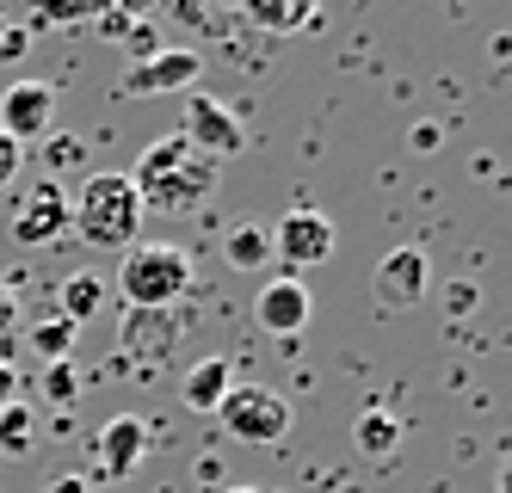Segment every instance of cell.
<instances>
[{"instance_id": "6da1fadb", "label": "cell", "mask_w": 512, "mask_h": 493, "mask_svg": "<svg viewBox=\"0 0 512 493\" xmlns=\"http://www.w3.org/2000/svg\"><path fill=\"white\" fill-rule=\"evenodd\" d=\"M130 185H136L142 210L179 216V210H198V204L216 192V161H210V155H198V148L173 130V136H161V142L142 148V161H136Z\"/></svg>"}, {"instance_id": "7a4b0ae2", "label": "cell", "mask_w": 512, "mask_h": 493, "mask_svg": "<svg viewBox=\"0 0 512 493\" xmlns=\"http://www.w3.org/2000/svg\"><path fill=\"white\" fill-rule=\"evenodd\" d=\"M142 216H149V210H142L130 173H87L81 192L68 198V229H75L87 247H99V253H124V247H136Z\"/></svg>"}, {"instance_id": "3957f363", "label": "cell", "mask_w": 512, "mask_h": 493, "mask_svg": "<svg viewBox=\"0 0 512 493\" xmlns=\"http://www.w3.org/2000/svg\"><path fill=\"white\" fill-rule=\"evenodd\" d=\"M192 290V253L179 241H136L118 259V296L124 309H173Z\"/></svg>"}, {"instance_id": "277c9868", "label": "cell", "mask_w": 512, "mask_h": 493, "mask_svg": "<svg viewBox=\"0 0 512 493\" xmlns=\"http://www.w3.org/2000/svg\"><path fill=\"white\" fill-rule=\"evenodd\" d=\"M216 420H223V432L235 444H278V438H290L297 413H290V401L272 383H235L223 395V407H216Z\"/></svg>"}, {"instance_id": "5b68a950", "label": "cell", "mask_w": 512, "mask_h": 493, "mask_svg": "<svg viewBox=\"0 0 512 493\" xmlns=\"http://www.w3.org/2000/svg\"><path fill=\"white\" fill-rule=\"evenodd\" d=\"M179 136H186L198 155H210V161H235L247 148V124L216 93H198V87L179 93Z\"/></svg>"}, {"instance_id": "8992f818", "label": "cell", "mask_w": 512, "mask_h": 493, "mask_svg": "<svg viewBox=\"0 0 512 493\" xmlns=\"http://www.w3.org/2000/svg\"><path fill=\"white\" fill-rule=\"evenodd\" d=\"M340 247V229H334V216H321V210H284V222L272 229V259H284V272L297 278L309 272V265H327Z\"/></svg>"}, {"instance_id": "52a82bcc", "label": "cell", "mask_w": 512, "mask_h": 493, "mask_svg": "<svg viewBox=\"0 0 512 493\" xmlns=\"http://www.w3.org/2000/svg\"><path fill=\"white\" fill-rule=\"evenodd\" d=\"M7 235L13 247H50L68 235V192L56 179H38L13 198V216H7Z\"/></svg>"}, {"instance_id": "ba28073f", "label": "cell", "mask_w": 512, "mask_h": 493, "mask_svg": "<svg viewBox=\"0 0 512 493\" xmlns=\"http://www.w3.org/2000/svg\"><path fill=\"white\" fill-rule=\"evenodd\" d=\"M426 278H432L426 247H420V241H401L395 253L377 259V272H371V302H377L383 315H408L414 302L426 296Z\"/></svg>"}, {"instance_id": "9c48e42d", "label": "cell", "mask_w": 512, "mask_h": 493, "mask_svg": "<svg viewBox=\"0 0 512 493\" xmlns=\"http://www.w3.org/2000/svg\"><path fill=\"white\" fill-rule=\"evenodd\" d=\"M56 124V87L44 81H13L7 93H0V136H13L19 148L25 142H44Z\"/></svg>"}, {"instance_id": "30bf717a", "label": "cell", "mask_w": 512, "mask_h": 493, "mask_svg": "<svg viewBox=\"0 0 512 493\" xmlns=\"http://www.w3.org/2000/svg\"><path fill=\"white\" fill-rule=\"evenodd\" d=\"M309 309H315V302H309V284L303 278H266L260 290H253V321H260L272 339H297L303 327H309Z\"/></svg>"}, {"instance_id": "8fae6325", "label": "cell", "mask_w": 512, "mask_h": 493, "mask_svg": "<svg viewBox=\"0 0 512 493\" xmlns=\"http://www.w3.org/2000/svg\"><path fill=\"white\" fill-rule=\"evenodd\" d=\"M198 68H204V56L186 44V50H155V56H142V62H130L124 68V93H192L198 87Z\"/></svg>"}, {"instance_id": "7c38bea8", "label": "cell", "mask_w": 512, "mask_h": 493, "mask_svg": "<svg viewBox=\"0 0 512 493\" xmlns=\"http://www.w3.org/2000/svg\"><path fill=\"white\" fill-rule=\"evenodd\" d=\"M179 339V315L173 309H124L118 315V352L130 364H161Z\"/></svg>"}, {"instance_id": "4fadbf2b", "label": "cell", "mask_w": 512, "mask_h": 493, "mask_svg": "<svg viewBox=\"0 0 512 493\" xmlns=\"http://www.w3.org/2000/svg\"><path fill=\"white\" fill-rule=\"evenodd\" d=\"M142 450H149V426H142L136 413H118V420H105V432H99V444H93L99 481H124V475H136Z\"/></svg>"}, {"instance_id": "5bb4252c", "label": "cell", "mask_w": 512, "mask_h": 493, "mask_svg": "<svg viewBox=\"0 0 512 493\" xmlns=\"http://www.w3.org/2000/svg\"><path fill=\"white\" fill-rule=\"evenodd\" d=\"M229 389H235V364H229V358H198V364L186 370V383H179V395H186L192 413H216Z\"/></svg>"}, {"instance_id": "9a60e30c", "label": "cell", "mask_w": 512, "mask_h": 493, "mask_svg": "<svg viewBox=\"0 0 512 493\" xmlns=\"http://www.w3.org/2000/svg\"><path fill=\"white\" fill-rule=\"evenodd\" d=\"M352 444H358V450H364L371 463H389V457H395V444H401V420H395V413H383V407L358 413V426H352Z\"/></svg>"}, {"instance_id": "2e32d148", "label": "cell", "mask_w": 512, "mask_h": 493, "mask_svg": "<svg viewBox=\"0 0 512 493\" xmlns=\"http://www.w3.org/2000/svg\"><path fill=\"white\" fill-rule=\"evenodd\" d=\"M241 19L260 25V31H309L315 25V7H297V0H247Z\"/></svg>"}, {"instance_id": "e0dca14e", "label": "cell", "mask_w": 512, "mask_h": 493, "mask_svg": "<svg viewBox=\"0 0 512 493\" xmlns=\"http://www.w3.org/2000/svg\"><path fill=\"white\" fill-rule=\"evenodd\" d=\"M223 259L235 265V272H260V265L272 259V229H253V222L229 229L223 235Z\"/></svg>"}, {"instance_id": "ac0fdd59", "label": "cell", "mask_w": 512, "mask_h": 493, "mask_svg": "<svg viewBox=\"0 0 512 493\" xmlns=\"http://www.w3.org/2000/svg\"><path fill=\"white\" fill-rule=\"evenodd\" d=\"M105 290H112V284H105V278H93V272L68 278V284H62V321H68V327L93 321V315L105 309Z\"/></svg>"}, {"instance_id": "d6986e66", "label": "cell", "mask_w": 512, "mask_h": 493, "mask_svg": "<svg viewBox=\"0 0 512 493\" xmlns=\"http://www.w3.org/2000/svg\"><path fill=\"white\" fill-rule=\"evenodd\" d=\"M0 450H7V457H25V450H31V407L25 401L0 407Z\"/></svg>"}, {"instance_id": "ffe728a7", "label": "cell", "mask_w": 512, "mask_h": 493, "mask_svg": "<svg viewBox=\"0 0 512 493\" xmlns=\"http://www.w3.org/2000/svg\"><path fill=\"white\" fill-rule=\"evenodd\" d=\"M31 346H38V358H44V364H68V346H75V327H68V321L56 315V321H44L38 333H31Z\"/></svg>"}, {"instance_id": "44dd1931", "label": "cell", "mask_w": 512, "mask_h": 493, "mask_svg": "<svg viewBox=\"0 0 512 493\" xmlns=\"http://www.w3.org/2000/svg\"><path fill=\"white\" fill-rule=\"evenodd\" d=\"M44 395H50L56 407L75 401V364H44Z\"/></svg>"}, {"instance_id": "7402d4cb", "label": "cell", "mask_w": 512, "mask_h": 493, "mask_svg": "<svg viewBox=\"0 0 512 493\" xmlns=\"http://www.w3.org/2000/svg\"><path fill=\"white\" fill-rule=\"evenodd\" d=\"M75 161H81V142H75V136H50L44 167H56V173H62V167H75Z\"/></svg>"}, {"instance_id": "603a6c76", "label": "cell", "mask_w": 512, "mask_h": 493, "mask_svg": "<svg viewBox=\"0 0 512 493\" xmlns=\"http://www.w3.org/2000/svg\"><path fill=\"white\" fill-rule=\"evenodd\" d=\"M19 167H25V148H19L13 136H0V192L19 179Z\"/></svg>"}, {"instance_id": "cb8c5ba5", "label": "cell", "mask_w": 512, "mask_h": 493, "mask_svg": "<svg viewBox=\"0 0 512 493\" xmlns=\"http://www.w3.org/2000/svg\"><path fill=\"white\" fill-rule=\"evenodd\" d=\"M50 493H99V481H93V475H56Z\"/></svg>"}, {"instance_id": "d4e9b609", "label": "cell", "mask_w": 512, "mask_h": 493, "mask_svg": "<svg viewBox=\"0 0 512 493\" xmlns=\"http://www.w3.org/2000/svg\"><path fill=\"white\" fill-rule=\"evenodd\" d=\"M13 321H19V302H13V290H7V284H0V339L13 333Z\"/></svg>"}, {"instance_id": "484cf974", "label": "cell", "mask_w": 512, "mask_h": 493, "mask_svg": "<svg viewBox=\"0 0 512 493\" xmlns=\"http://www.w3.org/2000/svg\"><path fill=\"white\" fill-rule=\"evenodd\" d=\"M7 401H19V376H13L7 352H0V407H7Z\"/></svg>"}, {"instance_id": "4316f807", "label": "cell", "mask_w": 512, "mask_h": 493, "mask_svg": "<svg viewBox=\"0 0 512 493\" xmlns=\"http://www.w3.org/2000/svg\"><path fill=\"white\" fill-rule=\"evenodd\" d=\"M93 25H99V31H112V37H124V31H130V19H124V13H93Z\"/></svg>"}, {"instance_id": "83f0119b", "label": "cell", "mask_w": 512, "mask_h": 493, "mask_svg": "<svg viewBox=\"0 0 512 493\" xmlns=\"http://www.w3.org/2000/svg\"><path fill=\"white\" fill-rule=\"evenodd\" d=\"M469 302H475V284H451V315H463Z\"/></svg>"}, {"instance_id": "f1b7e54d", "label": "cell", "mask_w": 512, "mask_h": 493, "mask_svg": "<svg viewBox=\"0 0 512 493\" xmlns=\"http://www.w3.org/2000/svg\"><path fill=\"white\" fill-rule=\"evenodd\" d=\"M216 493H266V487H247V481H223Z\"/></svg>"}, {"instance_id": "f546056e", "label": "cell", "mask_w": 512, "mask_h": 493, "mask_svg": "<svg viewBox=\"0 0 512 493\" xmlns=\"http://www.w3.org/2000/svg\"><path fill=\"white\" fill-rule=\"evenodd\" d=\"M500 493H512V457L500 463Z\"/></svg>"}, {"instance_id": "4dcf8cb0", "label": "cell", "mask_w": 512, "mask_h": 493, "mask_svg": "<svg viewBox=\"0 0 512 493\" xmlns=\"http://www.w3.org/2000/svg\"><path fill=\"white\" fill-rule=\"evenodd\" d=\"M0 31H7V25H0Z\"/></svg>"}]
</instances>
